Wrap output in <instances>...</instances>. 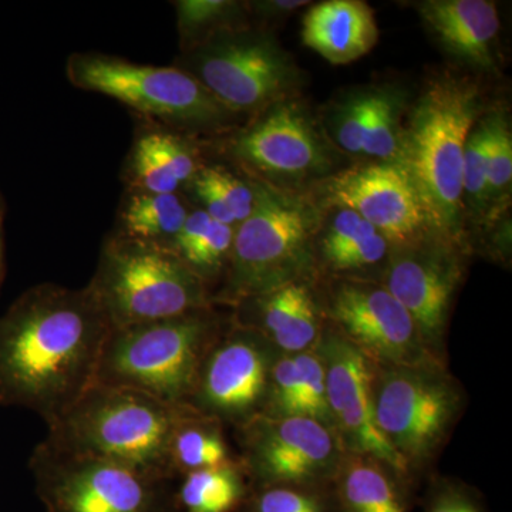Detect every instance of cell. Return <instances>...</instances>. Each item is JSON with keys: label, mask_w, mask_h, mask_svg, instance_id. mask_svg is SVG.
<instances>
[{"label": "cell", "mask_w": 512, "mask_h": 512, "mask_svg": "<svg viewBox=\"0 0 512 512\" xmlns=\"http://www.w3.org/2000/svg\"><path fill=\"white\" fill-rule=\"evenodd\" d=\"M151 154L171 177L188 184L202 165L194 151L180 137L165 131H150L137 140Z\"/></svg>", "instance_id": "33"}, {"label": "cell", "mask_w": 512, "mask_h": 512, "mask_svg": "<svg viewBox=\"0 0 512 512\" xmlns=\"http://www.w3.org/2000/svg\"><path fill=\"white\" fill-rule=\"evenodd\" d=\"M305 5H311V3L302 2V0H269V2L252 3V9L261 18H279Z\"/></svg>", "instance_id": "39"}, {"label": "cell", "mask_w": 512, "mask_h": 512, "mask_svg": "<svg viewBox=\"0 0 512 512\" xmlns=\"http://www.w3.org/2000/svg\"><path fill=\"white\" fill-rule=\"evenodd\" d=\"M128 178L133 191L174 194L181 187L180 183L137 141L128 164Z\"/></svg>", "instance_id": "38"}, {"label": "cell", "mask_w": 512, "mask_h": 512, "mask_svg": "<svg viewBox=\"0 0 512 512\" xmlns=\"http://www.w3.org/2000/svg\"><path fill=\"white\" fill-rule=\"evenodd\" d=\"M224 424L192 409L178 423L171 441V467L174 476H187L194 471L205 470L231 463Z\"/></svg>", "instance_id": "26"}, {"label": "cell", "mask_w": 512, "mask_h": 512, "mask_svg": "<svg viewBox=\"0 0 512 512\" xmlns=\"http://www.w3.org/2000/svg\"><path fill=\"white\" fill-rule=\"evenodd\" d=\"M512 183V134L507 119L494 114L487 160V204L505 200Z\"/></svg>", "instance_id": "32"}, {"label": "cell", "mask_w": 512, "mask_h": 512, "mask_svg": "<svg viewBox=\"0 0 512 512\" xmlns=\"http://www.w3.org/2000/svg\"><path fill=\"white\" fill-rule=\"evenodd\" d=\"M111 330L89 285L23 293L0 318V406L52 423L96 383Z\"/></svg>", "instance_id": "1"}, {"label": "cell", "mask_w": 512, "mask_h": 512, "mask_svg": "<svg viewBox=\"0 0 512 512\" xmlns=\"http://www.w3.org/2000/svg\"><path fill=\"white\" fill-rule=\"evenodd\" d=\"M339 512H410L412 484L363 454L345 453L333 481Z\"/></svg>", "instance_id": "21"}, {"label": "cell", "mask_w": 512, "mask_h": 512, "mask_svg": "<svg viewBox=\"0 0 512 512\" xmlns=\"http://www.w3.org/2000/svg\"><path fill=\"white\" fill-rule=\"evenodd\" d=\"M238 431L251 488L332 487L345 456L336 431L309 417L258 414Z\"/></svg>", "instance_id": "11"}, {"label": "cell", "mask_w": 512, "mask_h": 512, "mask_svg": "<svg viewBox=\"0 0 512 512\" xmlns=\"http://www.w3.org/2000/svg\"><path fill=\"white\" fill-rule=\"evenodd\" d=\"M0 222H2V210H0Z\"/></svg>", "instance_id": "41"}, {"label": "cell", "mask_w": 512, "mask_h": 512, "mask_svg": "<svg viewBox=\"0 0 512 512\" xmlns=\"http://www.w3.org/2000/svg\"><path fill=\"white\" fill-rule=\"evenodd\" d=\"M369 114L370 93L359 94L339 107L333 136L338 147L349 156L362 157Z\"/></svg>", "instance_id": "37"}, {"label": "cell", "mask_w": 512, "mask_h": 512, "mask_svg": "<svg viewBox=\"0 0 512 512\" xmlns=\"http://www.w3.org/2000/svg\"><path fill=\"white\" fill-rule=\"evenodd\" d=\"M379 40L376 16L362 0H328L313 5L302 23V42L332 64L367 55Z\"/></svg>", "instance_id": "20"}, {"label": "cell", "mask_w": 512, "mask_h": 512, "mask_svg": "<svg viewBox=\"0 0 512 512\" xmlns=\"http://www.w3.org/2000/svg\"><path fill=\"white\" fill-rule=\"evenodd\" d=\"M493 116L480 117L468 133L463 156V205L466 214L487 211V160Z\"/></svg>", "instance_id": "30"}, {"label": "cell", "mask_w": 512, "mask_h": 512, "mask_svg": "<svg viewBox=\"0 0 512 512\" xmlns=\"http://www.w3.org/2000/svg\"><path fill=\"white\" fill-rule=\"evenodd\" d=\"M299 389V367L296 355L276 357L269 377L264 412L266 416H293Z\"/></svg>", "instance_id": "35"}, {"label": "cell", "mask_w": 512, "mask_h": 512, "mask_svg": "<svg viewBox=\"0 0 512 512\" xmlns=\"http://www.w3.org/2000/svg\"><path fill=\"white\" fill-rule=\"evenodd\" d=\"M299 367V389L293 416L309 417L333 429L326 394V372L318 345L296 355ZM335 430V429H333Z\"/></svg>", "instance_id": "31"}, {"label": "cell", "mask_w": 512, "mask_h": 512, "mask_svg": "<svg viewBox=\"0 0 512 512\" xmlns=\"http://www.w3.org/2000/svg\"><path fill=\"white\" fill-rule=\"evenodd\" d=\"M318 349L325 365L333 429L345 453L377 458L412 484L409 468L376 423L375 362L329 325L323 329Z\"/></svg>", "instance_id": "16"}, {"label": "cell", "mask_w": 512, "mask_h": 512, "mask_svg": "<svg viewBox=\"0 0 512 512\" xmlns=\"http://www.w3.org/2000/svg\"><path fill=\"white\" fill-rule=\"evenodd\" d=\"M376 423L414 477L439 454L464 409V390L447 365L375 363Z\"/></svg>", "instance_id": "7"}, {"label": "cell", "mask_w": 512, "mask_h": 512, "mask_svg": "<svg viewBox=\"0 0 512 512\" xmlns=\"http://www.w3.org/2000/svg\"><path fill=\"white\" fill-rule=\"evenodd\" d=\"M322 308L328 325L375 363L417 365L436 360L427 352L412 316L382 282L336 278Z\"/></svg>", "instance_id": "14"}, {"label": "cell", "mask_w": 512, "mask_h": 512, "mask_svg": "<svg viewBox=\"0 0 512 512\" xmlns=\"http://www.w3.org/2000/svg\"><path fill=\"white\" fill-rule=\"evenodd\" d=\"M463 279L460 249L439 238L390 248L382 284L412 316L427 352L447 365L451 305Z\"/></svg>", "instance_id": "15"}, {"label": "cell", "mask_w": 512, "mask_h": 512, "mask_svg": "<svg viewBox=\"0 0 512 512\" xmlns=\"http://www.w3.org/2000/svg\"><path fill=\"white\" fill-rule=\"evenodd\" d=\"M483 94L468 77H434L402 130L397 163L419 194L434 237L463 251V156L468 133L481 117Z\"/></svg>", "instance_id": "2"}, {"label": "cell", "mask_w": 512, "mask_h": 512, "mask_svg": "<svg viewBox=\"0 0 512 512\" xmlns=\"http://www.w3.org/2000/svg\"><path fill=\"white\" fill-rule=\"evenodd\" d=\"M326 200L357 212L392 248L434 237L419 194L399 163L370 161L342 171L326 184Z\"/></svg>", "instance_id": "17"}, {"label": "cell", "mask_w": 512, "mask_h": 512, "mask_svg": "<svg viewBox=\"0 0 512 512\" xmlns=\"http://www.w3.org/2000/svg\"><path fill=\"white\" fill-rule=\"evenodd\" d=\"M251 484L244 468L234 460L184 476L175 493L177 512H238L247 500Z\"/></svg>", "instance_id": "25"}, {"label": "cell", "mask_w": 512, "mask_h": 512, "mask_svg": "<svg viewBox=\"0 0 512 512\" xmlns=\"http://www.w3.org/2000/svg\"><path fill=\"white\" fill-rule=\"evenodd\" d=\"M194 180L211 188L231 211L237 225L247 220L255 207L256 192L254 181H244L222 167L202 165Z\"/></svg>", "instance_id": "34"}, {"label": "cell", "mask_w": 512, "mask_h": 512, "mask_svg": "<svg viewBox=\"0 0 512 512\" xmlns=\"http://www.w3.org/2000/svg\"><path fill=\"white\" fill-rule=\"evenodd\" d=\"M229 154L249 173L258 175L256 180L285 190L325 177L335 164L311 113L292 97L258 113L232 138Z\"/></svg>", "instance_id": "12"}, {"label": "cell", "mask_w": 512, "mask_h": 512, "mask_svg": "<svg viewBox=\"0 0 512 512\" xmlns=\"http://www.w3.org/2000/svg\"><path fill=\"white\" fill-rule=\"evenodd\" d=\"M90 289L120 329L211 308L210 288L171 249L117 235L101 252Z\"/></svg>", "instance_id": "6"}, {"label": "cell", "mask_w": 512, "mask_h": 512, "mask_svg": "<svg viewBox=\"0 0 512 512\" xmlns=\"http://www.w3.org/2000/svg\"><path fill=\"white\" fill-rule=\"evenodd\" d=\"M192 410L130 387L94 383L49 426L52 446L107 458L146 476L171 481V441Z\"/></svg>", "instance_id": "3"}, {"label": "cell", "mask_w": 512, "mask_h": 512, "mask_svg": "<svg viewBox=\"0 0 512 512\" xmlns=\"http://www.w3.org/2000/svg\"><path fill=\"white\" fill-rule=\"evenodd\" d=\"M190 210L183 198L174 194L133 191L121 211L119 235L144 244L173 251Z\"/></svg>", "instance_id": "23"}, {"label": "cell", "mask_w": 512, "mask_h": 512, "mask_svg": "<svg viewBox=\"0 0 512 512\" xmlns=\"http://www.w3.org/2000/svg\"><path fill=\"white\" fill-rule=\"evenodd\" d=\"M231 320L207 308L111 330L96 383L130 387L171 404L190 402L205 356Z\"/></svg>", "instance_id": "5"}, {"label": "cell", "mask_w": 512, "mask_h": 512, "mask_svg": "<svg viewBox=\"0 0 512 512\" xmlns=\"http://www.w3.org/2000/svg\"><path fill=\"white\" fill-rule=\"evenodd\" d=\"M2 261H3V239H2V229H0V272H2Z\"/></svg>", "instance_id": "40"}, {"label": "cell", "mask_w": 512, "mask_h": 512, "mask_svg": "<svg viewBox=\"0 0 512 512\" xmlns=\"http://www.w3.org/2000/svg\"><path fill=\"white\" fill-rule=\"evenodd\" d=\"M177 67L190 73L232 114L261 113L289 99L301 74L274 37L247 28L224 30L185 50Z\"/></svg>", "instance_id": "9"}, {"label": "cell", "mask_w": 512, "mask_h": 512, "mask_svg": "<svg viewBox=\"0 0 512 512\" xmlns=\"http://www.w3.org/2000/svg\"><path fill=\"white\" fill-rule=\"evenodd\" d=\"M335 211L316 242L318 268L339 278H360L362 272L387 262L392 247L373 225L349 208Z\"/></svg>", "instance_id": "22"}, {"label": "cell", "mask_w": 512, "mask_h": 512, "mask_svg": "<svg viewBox=\"0 0 512 512\" xmlns=\"http://www.w3.org/2000/svg\"><path fill=\"white\" fill-rule=\"evenodd\" d=\"M235 228L212 220L201 208L192 210L173 251L210 288V282L227 271Z\"/></svg>", "instance_id": "24"}, {"label": "cell", "mask_w": 512, "mask_h": 512, "mask_svg": "<svg viewBox=\"0 0 512 512\" xmlns=\"http://www.w3.org/2000/svg\"><path fill=\"white\" fill-rule=\"evenodd\" d=\"M256 201L235 228L224 286L212 302L238 303L318 271L316 242L322 229L316 205L299 192L254 180Z\"/></svg>", "instance_id": "4"}, {"label": "cell", "mask_w": 512, "mask_h": 512, "mask_svg": "<svg viewBox=\"0 0 512 512\" xmlns=\"http://www.w3.org/2000/svg\"><path fill=\"white\" fill-rule=\"evenodd\" d=\"M66 72L77 89L104 94L173 126L217 130L235 117L195 77L177 66H144L87 53L70 57Z\"/></svg>", "instance_id": "10"}, {"label": "cell", "mask_w": 512, "mask_h": 512, "mask_svg": "<svg viewBox=\"0 0 512 512\" xmlns=\"http://www.w3.org/2000/svg\"><path fill=\"white\" fill-rule=\"evenodd\" d=\"M424 512H488L483 497L471 485L454 478H434L423 503Z\"/></svg>", "instance_id": "36"}, {"label": "cell", "mask_w": 512, "mask_h": 512, "mask_svg": "<svg viewBox=\"0 0 512 512\" xmlns=\"http://www.w3.org/2000/svg\"><path fill=\"white\" fill-rule=\"evenodd\" d=\"M399 94L393 92L370 93V114L367 121L362 157L379 163H397L402 143Z\"/></svg>", "instance_id": "28"}, {"label": "cell", "mask_w": 512, "mask_h": 512, "mask_svg": "<svg viewBox=\"0 0 512 512\" xmlns=\"http://www.w3.org/2000/svg\"><path fill=\"white\" fill-rule=\"evenodd\" d=\"M232 319L254 329L279 353L298 355L318 345L325 329L323 308L309 281L292 282L235 306Z\"/></svg>", "instance_id": "18"}, {"label": "cell", "mask_w": 512, "mask_h": 512, "mask_svg": "<svg viewBox=\"0 0 512 512\" xmlns=\"http://www.w3.org/2000/svg\"><path fill=\"white\" fill-rule=\"evenodd\" d=\"M36 493L47 512H173L170 481L43 441L30 457Z\"/></svg>", "instance_id": "8"}, {"label": "cell", "mask_w": 512, "mask_h": 512, "mask_svg": "<svg viewBox=\"0 0 512 512\" xmlns=\"http://www.w3.org/2000/svg\"><path fill=\"white\" fill-rule=\"evenodd\" d=\"M279 355L261 333L231 319L205 356L188 406L238 429L264 412L269 377Z\"/></svg>", "instance_id": "13"}, {"label": "cell", "mask_w": 512, "mask_h": 512, "mask_svg": "<svg viewBox=\"0 0 512 512\" xmlns=\"http://www.w3.org/2000/svg\"><path fill=\"white\" fill-rule=\"evenodd\" d=\"M416 6L446 52L476 69H494V45L500 33V16L494 2L426 0Z\"/></svg>", "instance_id": "19"}, {"label": "cell", "mask_w": 512, "mask_h": 512, "mask_svg": "<svg viewBox=\"0 0 512 512\" xmlns=\"http://www.w3.org/2000/svg\"><path fill=\"white\" fill-rule=\"evenodd\" d=\"M177 8L178 30L185 50L201 45L224 30L238 29L242 5L229 0H181Z\"/></svg>", "instance_id": "27"}, {"label": "cell", "mask_w": 512, "mask_h": 512, "mask_svg": "<svg viewBox=\"0 0 512 512\" xmlns=\"http://www.w3.org/2000/svg\"><path fill=\"white\" fill-rule=\"evenodd\" d=\"M238 512H339L332 487L268 485L251 488Z\"/></svg>", "instance_id": "29"}]
</instances>
